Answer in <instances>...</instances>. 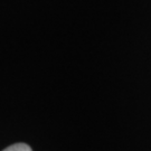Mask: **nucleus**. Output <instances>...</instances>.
<instances>
[{"instance_id":"nucleus-1","label":"nucleus","mask_w":151,"mask_h":151,"mask_svg":"<svg viewBox=\"0 0 151 151\" xmlns=\"http://www.w3.org/2000/svg\"><path fill=\"white\" fill-rule=\"evenodd\" d=\"M2 151H32V148L26 145V143H22V142H19V143H15V145H11L8 148H6L5 150Z\"/></svg>"}]
</instances>
